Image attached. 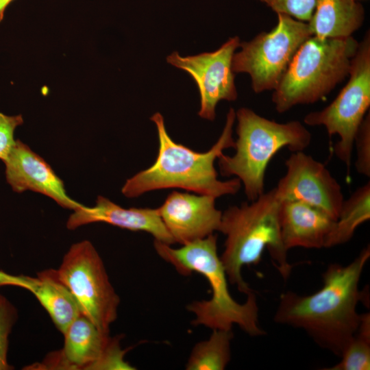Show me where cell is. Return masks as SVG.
<instances>
[{
    "label": "cell",
    "mask_w": 370,
    "mask_h": 370,
    "mask_svg": "<svg viewBox=\"0 0 370 370\" xmlns=\"http://www.w3.org/2000/svg\"><path fill=\"white\" fill-rule=\"evenodd\" d=\"M369 258L368 245L346 266L330 264L322 275L321 288L314 293H282L274 321L303 330L319 347L340 357L361 321L357 306L367 301V295L359 282Z\"/></svg>",
    "instance_id": "1"
},
{
    "label": "cell",
    "mask_w": 370,
    "mask_h": 370,
    "mask_svg": "<svg viewBox=\"0 0 370 370\" xmlns=\"http://www.w3.org/2000/svg\"><path fill=\"white\" fill-rule=\"evenodd\" d=\"M151 120L156 126L158 152L153 164L127 180L121 191L127 197H137L145 193L177 188L197 194L211 195L216 199L236 194L241 187L235 177L220 180L214 162L225 149L234 148L233 126L236 112L230 108L223 131L207 151H195L177 143L169 135L162 115L155 113Z\"/></svg>",
    "instance_id": "2"
},
{
    "label": "cell",
    "mask_w": 370,
    "mask_h": 370,
    "mask_svg": "<svg viewBox=\"0 0 370 370\" xmlns=\"http://www.w3.org/2000/svg\"><path fill=\"white\" fill-rule=\"evenodd\" d=\"M157 254L172 264L181 274L195 271L208 280L212 291L208 300L195 301L187 306L195 319L194 325H204L212 330L232 329L237 325L251 336L265 334L259 323L257 297L253 291L246 301L240 304L232 297L227 276L217 252V236L214 234L173 248L170 245L154 240Z\"/></svg>",
    "instance_id": "3"
},
{
    "label": "cell",
    "mask_w": 370,
    "mask_h": 370,
    "mask_svg": "<svg viewBox=\"0 0 370 370\" xmlns=\"http://www.w3.org/2000/svg\"><path fill=\"white\" fill-rule=\"evenodd\" d=\"M280 204L274 188L250 203L230 206L222 212L219 232L225 241L220 258L228 281L246 295L253 291L243 280L242 269L259 264L265 249L284 280L291 273L293 266L281 236Z\"/></svg>",
    "instance_id": "4"
},
{
    "label": "cell",
    "mask_w": 370,
    "mask_h": 370,
    "mask_svg": "<svg viewBox=\"0 0 370 370\" xmlns=\"http://www.w3.org/2000/svg\"><path fill=\"white\" fill-rule=\"evenodd\" d=\"M237 139L233 156L222 154L217 160L221 175L235 176L247 199H256L264 193L267 166L282 149L291 152L304 151L310 144L312 135L299 121L278 123L247 108L236 112Z\"/></svg>",
    "instance_id": "5"
},
{
    "label": "cell",
    "mask_w": 370,
    "mask_h": 370,
    "mask_svg": "<svg viewBox=\"0 0 370 370\" xmlns=\"http://www.w3.org/2000/svg\"><path fill=\"white\" fill-rule=\"evenodd\" d=\"M359 42L352 36L321 38L311 36L295 53L272 94L278 113L325 97L349 75Z\"/></svg>",
    "instance_id": "6"
},
{
    "label": "cell",
    "mask_w": 370,
    "mask_h": 370,
    "mask_svg": "<svg viewBox=\"0 0 370 370\" xmlns=\"http://www.w3.org/2000/svg\"><path fill=\"white\" fill-rule=\"evenodd\" d=\"M349 80L325 108L307 114L304 123L323 126L328 135H337L336 156L349 169L357 130L370 107V34L367 32L352 60Z\"/></svg>",
    "instance_id": "7"
},
{
    "label": "cell",
    "mask_w": 370,
    "mask_h": 370,
    "mask_svg": "<svg viewBox=\"0 0 370 370\" xmlns=\"http://www.w3.org/2000/svg\"><path fill=\"white\" fill-rule=\"evenodd\" d=\"M277 14L273 29L241 42L232 58L233 72L248 73L256 93L276 88L297 49L312 36L307 23Z\"/></svg>",
    "instance_id": "8"
},
{
    "label": "cell",
    "mask_w": 370,
    "mask_h": 370,
    "mask_svg": "<svg viewBox=\"0 0 370 370\" xmlns=\"http://www.w3.org/2000/svg\"><path fill=\"white\" fill-rule=\"evenodd\" d=\"M57 271L75 297L81 313L99 329L110 332L117 318L120 299L92 244L86 240L73 244Z\"/></svg>",
    "instance_id": "9"
},
{
    "label": "cell",
    "mask_w": 370,
    "mask_h": 370,
    "mask_svg": "<svg viewBox=\"0 0 370 370\" xmlns=\"http://www.w3.org/2000/svg\"><path fill=\"white\" fill-rule=\"evenodd\" d=\"M63 348L40 367L58 369H134L124 359L119 339L99 329L81 314L67 328Z\"/></svg>",
    "instance_id": "10"
},
{
    "label": "cell",
    "mask_w": 370,
    "mask_h": 370,
    "mask_svg": "<svg viewBox=\"0 0 370 370\" xmlns=\"http://www.w3.org/2000/svg\"><path fill=\"white\" fill-rule=\"evenodd\" d=\"M238 36L230 38L217 50L182 57L177 51L166 58L168 63L188 73L195 82L200 95V117L213 121L221 100L237 99L232 71V58L239 47Z\"/></svg>",
    "instance_id": "11"
},
{
    "label": "cell",
    "mask_w": 370,
    "mask_h": 370,
    "mask_svg": "<svg viewBox=\"0 0 370 370\" xmlns=\"http://www.w3.org/2000/svg\"><path fill=\"white\" fill-rule=\"evenodd\" d=\"M285 175L275 187L282 201H299L312 206L336 220L344 196L341 184L321 162L301 151L285 161Z\"/></svg>",
    "instance_id": "12"
},
{
    "label": "cell",
    "mask_w": 370,
    "mask_h": 370,
    "mask_svg": "<svg viewBox=\"0 0 370 370\" xmlns=\"http://www.w3.org/2000/svg\"><path fill=\"white\" fill-rule=\"evenodd\" d=\"M216 198L207 195L173 191L158 208L175 243L186 245L219 231L222 212Z\"/></svg>",
    "instance_id": "13"
},
{
    "label": "cell",
    "mask_w": 370,
    "mask_h": 370,
    "mask_svg": "<svg viewBox=\"0 0 370 370\" xmlns=\"http://www.w3.org/2000/svg\"><path fill=\"white\" fill-rule=\"evenodd\" d=\"M3 162L7 182L14 191L39 193L73 210L84 206L66 194L63 182L50 165L20 140H16Z\"/></svg>",
    "instance_id": "14"
},
{
    "label": "cell",
    "mask_w": 370,
    "mask_h": 370,
    "mask_svg": "<svg viewBox=\"0 0 370 370\" xmlns=\"http://www.w3.org/2000/svg\"><path fill=\"white\" fill-rule=\"evenodd\" d=\"M100 222L131 231H143L152 235L155 240L170 245L175 243L158 208H124L103 196H98L95 206H84L74 210L66 226L69 230H75L83 225Z\"/></svg>",
    "instance_id": "15"
},
{
    "label": "cell",
    "mask_w": 370,
    "mask_h": 370,
    "mask_svg": "<svg viewBox=\"0 0 370 370\" xmlns=\"http://www.w3.org/2000/svg\"><path fill=\"white\" fill-rule=\"evenodd\" d=\"M334 221L323 211L304 202L280 201V232L287 250L294 247L324 248Z\"/></svg>",
    "instance_id": "16"
},
{
    "label": "cell",
    "mask_w": 370,
    "mask_h": 370,
    "mask_svg": "<svg viewBox=\"0 0 370 370\" xmlns=\"http://www.w3.org/2000/svg\"><path fill=\"white\" fill-rule=\"evenodd\" d=\"M30 291L46 310L57 329L64 334L82 313L71 291L57 269H48L31 277Z\"/></svg>",
    "instance_id": "17"
},
{
    "label": "cell",
    "mask_w": 370,
    "mask_h": 370,
    "mask_svg": "<svg viewBox=\"0 0 370 370\" xmlns=\"http://www.w3.org/2000/svg\"><path fill=\"white\" fill-rule=\"evenodd\" d=\"M364 9L356 0H316L307 23L312 36L321 38H343L362 25Z\"/></svg>",
    "instance_id": "18"
},
{
    "label": "cell",
    "mask_w": 370,
    "mask_h": 370,
    "mask_svg": "<svg viewBox=\"0 0 370 370\" xmlns=\"http://www.w3.org/2000/svg\"><path fill=\"white\" fill-rule=\"evenodd\" d=\"M370 219V183L368 181L344 199L338 217L328 234L324 248L349 241L356 229Z\"/></svg>",
    "instance_id": "19"
},
{
    "label": "cell",
    "mask_w": 370,
    "mask_h": 370,
    "mask_svg": "<svg viewBox=\"0 0 370 370\" xmlns=\"http://www.w3.org/2000/svg\"><path fill=\"white\" fill-rule=\"evenodd\" d=\"M232 330H212L208 339L197 343L186 365L187 370H223L231 359Z\"/></svg>",
    "instance_id": "20"
},
{
    "label": "cell",
    "mask_w": 370,
    "mask_h": 370,
    "mask_svg": "<svg viewBox=\"0 0 370 370\" xmlns=\"http://www.w3.org/2000/svg\"><path fill=\"white\" fill-rule=\"evenodd\" d=\"M341 360L324 370L370 369V314H362L361 321L354 337L343 350Z\"/></svg>",
    "instance_id": "21"
},
{
    "label": "cell",
    "mask_w": 370,
    "mask_h": 370,
    "mask_svg": "<svg viewBox=\"0 0 370 370\" xmlns=\"http://www.w3.org/2000/svg\"><path fill=\"white\" fill-rule=\"evenodd\" d=\"M18 318L14 305L0 294V370H10L14 367L8 362L9 336Z\"/></svg>",
    "instance_id": "22"
},
{
    "label": "cell",
    "mask_w": 370,
    "mask_h": 370,
    "mask_svg": "<svg viewBox=\"0 0 370 370\" xmlns=\"http://www.w3.org/2000/svg\"><path fill=\"white\" fill-rule=\"evenodd\" d=\"M356 151L355 168L356 171L367 177H370V113L365 115L354 140Z\"/></svg>",
    "instance_id": "23"
},
{
    "label": "cell",
    "mask_w": 370,
    "mask_h": 370,
    "mask_svg": "<svg viewBox=\"0 0 370 370\" xmlns=\"http://www.w3.org/2000/svg\"><path fill=\"white\" fill-rule=\"evenodd\" d=\"M277 14H284L308 23L314 10L316 0H259Z\"/></svg>",
    "instance_id": "24"
},
{
    "label": "cell",
    "mask_w": 370,
    "mask_h": 370,
    "mask_svg": "<svg viewBox=\"0 0 370 370\" xmlns=\"http://www.w3.org/2000/svg\"><path fill=\"white\" fill-rule=\"evenodd\" d=\"M21 114L8 116L0 112V159L3 161L15 143L14 133L22 125Z\"/></svg>",
    "instance_id": "25"
},
{
    "label": "cell",
    "mask_w": 370,
    "mask_h": 370,
    "mask_svg": "<svg viewBox=\"0 0 370 370\" xmlns=\"http://www.w3.org/2000/svg\"><path fill=\"white\" fill-rule=\"evenodd\" d=\"M31 284V277L26 275H14L0 271V286H14L27 291Z\"/></svg>",
    "instance_id": "26"
},
{
    "label": "cell",
    "mask_w": 370,
    "mask_h": 370,
    "mask_svg": "<svg viewBox=\"0 0 370 370\" xmlns=\"http://www.w3.org/2000/svg\"><path fill=\"white\" fill-rule=\"evenodd\" d=\"M14 0H0V22H1L4 18L6 8Z\"/></svg>",
    "instance_id": "27"
}]
</instances>
